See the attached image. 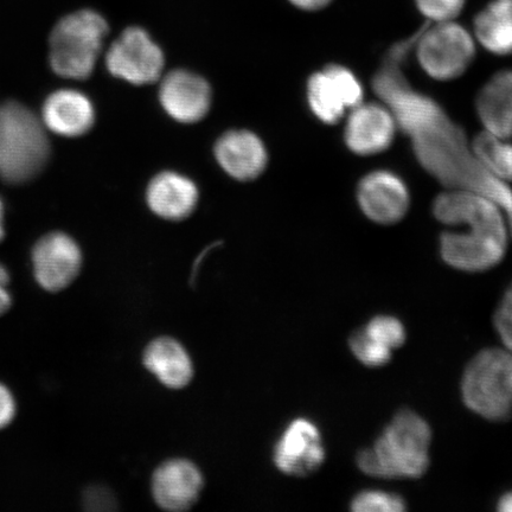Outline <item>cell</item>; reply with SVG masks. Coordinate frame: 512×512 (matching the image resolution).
<instances>
[{
    "label": "cell",
    "instance_id": "cell-1",
    "mask_svg": "<svg viewBox=\"0 0 512 512\" xmlns=\"http://www.w3.org/2000/svg\"><path fill=\"white\" fill-rule=\"evenodd\" d=\"M413 35L396 43L384 56L373 79L377 96L412 139L416 159L428 174L450 189L478 192L495 201L507 216L512 238V190L486 170L467 145L465 133L437 101L409 85L402 67L414 49Z\"/></svg>",
    "mask_w": 512,
    "mask_h": 512
},
{
    "label": "cell",
    "instance_id": "cell-2",
    "mask_svg": "<svg viewBox=\"0 0 512 512\" xmlns=\"http://www.w3.org/2000/svg\"><path fill=\"white\" fill-rule=\"evenodd\" d=\"M433 213L446 226L465 228L441 234L440 254L448 266L477 273L503 260L510 230L507 216L495 201L475 191L450 189L435 198Z\"/></svg>",
    "mask_w": 512,
    "mask_h": 512
},
{
    "label": "cell",
    "instance_id": "cell-3",
    "mask_svg": "<svg viewBox=\"0 0 512 512\" xmlns=\"http://www.w3.org/2000/svg\"><path fill=\"white\" fill-rule=\"evenodd\" d=\"M432 430L411 409H402L384 428L373 446L357 454L366 475L382 479H416L430 466Z\"/></svg>",
    "mask_w": 512,
    "mask_h": 512
},
{
    "label": "cell",
    "instance_id": "cell-4",
    "mask_svg": "<svg viewBox=\"0 0 512 512\" xmlns=\"http://www.w3.org/2000/svg\"><path fill=\"white\" fill-rule=\"evenodd\" d=\"M110 35V24L100 11L81 8L63 15L48 37L51 69L63 79L91 78Z\"/></svg>",
    "mask_w": 512,
    "mask_h": 512
},
{
    "label": "cell",
    "instance_id": "cell-5",
    "mask_svg": "<svg viewBox=\"0 0 512 512\" xmlns=\"http://www.w3.org/2000/svg\"><path fill=\"white\" fill-rule=\"evenodd\" d=\"M51 155L42 119L18 101L0 105V178L12 185L34 181Z\"/></svg>",
    "mask_w": 512,
    "mask_h": 512
},
{
    "label": "cell",
    "instance_id": "cell-6",
    "mask_svg": "<svg viewBox=\"0 0 512 512\" xmlns=\"http://www.w3.org/2000/svg\"><path fill=\"white\" fill-rule=\"evenodd\" d=\"M467 408L490 421L512 416V351L490 348L467 364L462 380Z\"/></svg>",
    "mask_w": 512,
    "mask_h": 512
},
{
    "label": "cell",
    "instance_id": "cell-7",
    "mask_svg": "<svg viewBox=\"0 0 512 512\" xmlns=\"http://www.w3.org/2000/svg\"><path fill=\"white\" fill-rule=\"evenodd\" d=\"M415 49L422 69L431 78L440 81L462 76L476 56L472 35L453 21L422 28Z\"/></svg>",
    "mask_w": 512,
    "mask_h": 512
},
{
    "label": "cell",
    "instance_id": "cell-8",
    "mask_svg": "<svg viewBox=\"0 0 512 512\" xmlns=\"http://www.w3.org/2000/svg\"><path fill=\"white\" fill-rule=\"evenodd\" d=\"M105 57L108 72L131 85H151L162 79L163 49L143 27L132 25L121 31L108 47Z\"/></svg>",
    "mask_w": 512,
    "mask_h": 512
},
{
    "label": "cell",
    "instance_id": "cell-9",
    "mask_svg": "<svg viewBox=\"0 0 512 512\" xmlns=\"http://www.w3.org/2000/svg\"><path fill=\"white\" fill-rule=\"evenodd\" d=\"M363 87L350 69L330 64L311 75L307 82V101L313 114L324 124L334 125L348 108L362 104Z\"/></svg>",
    "mask_w": 512,
    "mask_h": 512
},
{
    "label": "cell",
    "instance_id": "cell-10",
    "mask_svg": "<svg viewBox=\"0 0 512 512\" xmlns=\"http://www.w3.org/2000/svg\"><path fill=\"white\" fill-rule=\"evenodd\" d=\"M81 266V249L67 234L44 235L32 249L35 278L46 291L59 292L67 288L78 277Z\"/></svg>",
    "mask_w": 512,
    "mask_h": 512
},
{
    "label": "cell",
    "instance_id": "cell-11",
    "mask_svg": "<svg viewBox=\"0 0 512 512\" xmlns=\"http://www.w3.org/2000/svg\"><path fill=\"white\" fill-rule=\"evenodd\" d=\"M322 434L312 421L297 419L288 426L274 450V463L288 476L312 475L324 464Z\"/></svg>",
    "mask_w": 512,
    "mask_h": 512
},
{
    "label": "cell",
    "instance_id": "cell-12",
    "mask_svg": "<svg viewBox=\"0 0 512 512\" xmlns=\"http://www.w3.org/2000/svg\"><path fill=\"white\" fill-rule=\"evenodd\" d=\"M160 80V104L172 119L182 124H196L207 117L213 93L202 76L177 69Z\"/></svg>",
    "mask_w": 512,
    "mask_h": 512
},
{
    "label": "cell",
    "instance_id": "cell-13",
    "mask_svg": "<svg viewBox=\"0 0 512 512\" xmlns=\"http://www.w3.org/2000/svg\"><path fill=\"white\" fill-rule=\"evenodd\" d=\"M409 191L403 179L389 170L370 172L361 179L357 201L369 220L380 224L398 223L409 208Z\"/></svg>",
    "mask_w": 512,
    "mask_h": 512
},
{
    "label": "cell",
    "instance_id": "cell-14",
    "mask_svg": "<svg viewBox=\"0 0 512 512\" xmlns=\"http://www.w3.org/2000/svg\"><path fill=\"white\" fill-rule=\"evenodd\" d=\"M352 110L344 131L349 150L356 155L371 156L389 149L398 124L388 107L361 104Z\"/></svg>",
    "mask_w": 512,
    "mask_h": 512
},
{
    "label": "cell",
    "instance_id": "cell-15",
    "mask_svg": "<svg viewBox=\"0 0 512 512\" xmlns=\"http://www.w3.org/2000/svg\"><path fill=\"white\" fill-rule=\"evenodd\" d=\"M203 476L189 460L175 459L163 464L152 478V492L160 508L185 511L194 507L203 490Z\"/></svg>",
    "mask_w": 512,
    "mask_h": 512
},
{
    "label": "cell",
    "instance_id": "cell-16",
    "mask_svg": "<svg viewBox=\"0 0 512 512\" xmlns=\"http://www.w3.org/2000/svg\"><path fill=\"white\" fill-rule=\"evenodd\" d=\"M214 152L223 171L242 182L258 178L268 163L264 143L256 134L246 130L224 133L217 140Z\"/></svg>",
    "mask_w": 512,
    "mask_h": 512
},
{
    "label": "cell",
    "instance_id": "cell-17",
    "mask_svg": "<svg viewBox=\"0 0 512 512\" xmlns=\"http://www.w3.org/2000/svg\"><path fill=\"white\" fill-rule=\"evenodd\" d=\"M41 119L57 136L78 138L92 130L95 110L87 95L75 89H60L44 101Z\"/></svg>",
    "mask_w": 512,
    "mask_h": 512
},
{
    "label": "cell",
    "instance_id": "cell-18",
    "mask_svg": "<svg viewBox=\"0 0 512 512\" xmlns=\"http://www.w3.org/2000/svg\"><path fill=\"white\" fill-rule=\"evenodd\" d=\"M147 206L164 220L187 219L197 207L198 189L190 178L174 171L160 172L146 189Z\"/></svg>",
    "mask_w": 512,
    "mask_h": 512
},
{
    "label": "cell",
    "instance_id": "cell-19",
    "mask_svg": "<svg viewBox=\"0 0 512 512\" xmlns=\"http://www.w3.org/2000/svg\"><path fill=\"white\" fill-rule=\"evenodd\" d=\"M476 108L486 131L499 139L512 137V72L492 76L479 92Z\"/></svg>",
    "mask_w": 512,
    "mask_h": 512
},
{
    "label": "cell",
    "instance_id": "cell-20",
    "mask_svg": "<svg viewBox=\"0 0 512 512\" xmlns=\"http://www.w3.org/2000/svg\"><path fill=\"white\" fill-rule=\"evenodd\" d=\"M143 361L144 366L164 386L172 389L187 387L194 376V367L187 350L169 337L151 342L145 349Z\"/></svg>",
    "mask_w": 512,
    "mask_h": 512
},
{
    "label": "cell",
    "instance_id": "cell-21",
    "mask_svg": "<svg viewBox=\"0 0 512 512\" xmlns=\"http://www.w3.org/2000/svg\"><path fill=\"white\" fill-rule=\"evenodd\" d=\"M475 35L490 53L512 54V0H492L475 18Z\"/></svg>",
    "mask_w": 512,
    "mask_h": 512
},
{
    "label": "cell",
    "instance_id": "cell-22",
    "mask_svg": "<svg viewBox=\"0 0 512 512\" xmlns=\"http://www.w3.org/2000/svg\"><path fill=\"white\" fill-rule=\"evenodd\" d=\"M507 149L508 144L502 143V139L488 131L480 133L472 146L473 155L478 162L504 182L509 181Z\"/></svg>",
    "mask_w": 512,
    "mask_h": 512
},
{
    "label": "cell",
    "instance_id": "cell-23",
    "mask_svg": "<svg viewBox=\"0 0 512 512\" xmlns=\"http://www.w3.org/2000/svg\"><path fill=\"white\" fill-rule=\"evenodd\" d=\"M362 330L374 342L393 352L401 348L407 338L405 325L393 316H376Z\"/></svg>",
    "mask_w": 512,
    "mask_h": 512
},
{
    "label": "cell",
    "instance_id": "cell-24",
    "mask_svg": "<svg viewBox=\"0 0 512 512\" xmlns=\"http://www.w3.org/2000/svg\"><path fill=\"white\" fill-rule=\"evenodd\" d=\"M406 509L405 499L383 490L362 491L351 501V510L355 512H402Z\"/></svg>",
    "mask_w": 512,
    "mask_h": 512
},
{
    "label": "cell",
    "instance_id": "cell-25",
    "mask_svg": "<svg viewBox=\"0 0 512 512\" xmlns=\"http://www.w3.org/2000/svg\"><path fill=\"white\" fill-rule=\"evenodd\" d=\"M349 344L352 354L366 367L380 368L392 360L393 351L374 342L362 328L351 335Z\"/></svg>",
    "mask_w": 512,
    "mask_h": 512
},
{
    "label": "cell",
    "instance_id": "cell-26",
    "mask_svg": "<svg viewBox=\"0 0 512 512\" xmlns=\"http://www.w3.org/2000/svg\"><path fill=\"white\" fill-rule=\"evenodd\" d=\"M466 0H415L416 8L435 23L453 21L463 11Z\"/></svg>",
    "mask_w": 512,
    "mask_h": 512
},
{
    "label": "cell",
    "instance_id": "cell-27",
    "mask_svg": "<svg viewBox=\"0 0 512 512\" xmlns=\"http://www.w3.org/2000/svg\"><path fill=\"white\" fill-rule=\"evenodd\" d=\"M494 324L504 348L512 351V284L497 307Z\"/></svg>",
    "mask_w": 512,
    "mask_h": 512
},
{
    "label": "cell",
    "instance_id": "cell-28",
    "mask_svg": "<svg viewBox=\"0 0 512 512\" xmlns=\"http://www.w3.org/2000/svg\"><path fill=\"white\" fill-rule=\"evenodd\" d=\"M83 503H85L88 510H113L115 498L112 495V492L108 491L106 488H102V486H93V488L87 490Z\"/></svg>",
    "mask_w": 512,
    "mask_h": 512
},
{
    "label": "cell",
    "instance_id": "cell-29",
    "mask_svg": "<svg viewBox=\"0 0 512 512\" xmlns=\"http://www.w3.org/2000/svg\"><path fill=\"white\" fill-rule=\"evenodd\" d=\"M16 413V403L12 398L9 389L0 384V430L9 426L14 420Z\"/></svg>",
    "mask_w": 512,
    "mask_h": 512
},
{
    "label": "cell",
    "instance_id": "cell-30",
    "mask_svg": "<svg viewBox=\"0 0 512 512\" xmlns=\"http://www.w3.org/2000/svg\"><path fill=\"white\" fill-rule=\"evenodd\" d=\"M9 273L0 265V316L4 315L11 306V296L8 291Z\"/></svg>",
    "mask_w": 512,
    "mask_h": 512
},
{
    "label": "cell",
    "instance_id": "cell-31",
    "mask_svg": "<svg viewBox=\"0 0 512 512\" xmlns=\"http://www.w3.org/2000/svg\"><path fill=\"white\" fill-rule=\"evenodd\" d=\"M287 2L298 10L315 12L325 9L332 3V0H287Z\"/></svg>",
    "mask_w": 512,
    "mask_h": 512
},
{
    "label": "cell",
    "instance_id": "cell-32",
    "mask_svg": "<svg viewBox=\"0 0 512 512\" xmlns=\"http://www.w3.org/2000/svg\"><path fill=\"white\" fill-rule=\"evenodd\" d=\"M497 509L501 512H512V491L499 498Z\"/></svg>",
    "mask_w": 512,
    "mask_h": 512
},
{
    "label": "cell",
    "instance_id": "cell-33",
    "mask_svg": "<svg viewBox=\"0 0 512 512\" xmlns=\"http://www.w3.org/2000/svg\"><path fill=\"white\" fill-rule=\"evenodd\" d=\"M5 236V229H4V204L3 201L0 200V242L3 241Z\"/></svg>",
    "mask_w": 512,
    "mask_h": 512
},
{
    "label": "cell",
    "instance_id": "cell-34",
    "mask_svg": "<svg viewBox=\"0 0 512 512\" xmlns=\"http://www.w3.org/2000/svg\"><path fill=\"white\" fill-rule=\"evenodd\" d=\"M507 164H508L509 181H512V145H509V144H508V150H507Z\"/></svg>",
    "mask_w": 512,
    "mask_h": 512
}]
</instances>
